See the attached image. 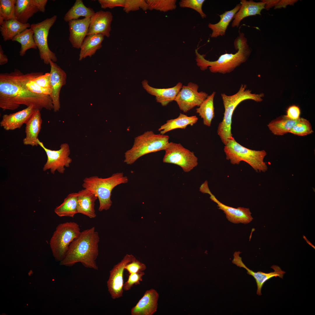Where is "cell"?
I'll return each instance as SVG.
<instances>
[{
    "instance_id": "cell-1",
    "label": "cell",
    "mask_w": 315,
    "mask_h": 315,
    "mask_svg": "<svg viewBox=\"0 0 315 315\" xmlns=\"http://www.w3.org/2000/svg\"><path fill=\"white\" fill-rule=\"evenodd\" d=\"M43 74L41 72L24 74L15 69L9 73L0 74V107L3 111L14 110L21 105H31L36 109H53L49 95L38 94L28 89L27 84Z\"/></svg>"
},
{
    "instance_id": "cell-2",
    "label": "cell",
    "mask_w": 315,
    "mask_h": 315,
    "mask_svg": "<svg viewBox=\"0 0 315 315\" xmlns=\"http://www.w3.org/2000/svg\"><path fill=\"white\" fill-rule=\"evenodd\" d=\"M99 239L94 227L81 231L70 244L60 265L71 267L80 262L86 268L98 270L96 260L99 254Z\"/></svg>"
},
{
    "instance_id": "cell-3",
    "label": "cell",
    "mask_w": 315,
    "mask_h": 315,
    "mask_svg": "<svg viewBox=\"0 0 315 315\" xmlns=\"http://www.w3.org/2000/svg\"><path fill=\"white\" fill-rule=\"evenodd\" d=\"M235 49L237 52L234 54L225 53L221 55L215 61L206 59L204 55L200 54L197 49L195 50L197 65L202 71L209 68L213 73L223 74L230 73L245 62L249 58L251 49L247 43L244 33H239L234 42Z\"/></svg>"
},
{
    "instance_id": "cell-4",
    "label": "cell",
    "mask_w": 315,
    "mask_h": 315,
    "mask_svg": "<svg viewBox=\"0 0 315 315\" xmlns=\"http://www.w3.org/2000/svg\"><path fill=\"white\" fill-rule=\"evenodd\" d=\"M246 85L242 84L238 91L230 95L222 93L221 96L223 100L224 112L222 121L218 126L217 134L225 145L233 137L231 132V124L233 114L237 106L242 101L251 99L257 102L262 100L263 93H252L251 90L246 89Z\"/></svg>"
},
{
    "instance_id": "cell-5",
    "label": "cell",
    "mask_w": 315,
    "mask_h": 315,
    "mask_svg": "<svg viewBox=\"0 0 315 315\" xmlns=\"http://www.w3.org/2000/svg\"><path fill=\"white\" fill-rule=\"evenodd\" d=\"M128 181L127 177L123 172L113 174L106 178L97 176L86 177L83 180L82 186L97 196L99 202L98 210L101 211L109 209L112 204L111 192L117 185L125 183Z\"/></svg>"
},
{
    "instance_id": "cell-6",
    "label": "cell",
    "mask_w": 315,
    "mask_h": 315,
    "mask_svg": "<svg viewBox=\"0 0 315 315\" xmlns=\"http://www.w3.org/2000/svg\"><path fill=\"white\" fill-rule=\"evenodd\" d=\"M169 136L156 134L148 131L135 138L132 147L125 152L124 162L128 164L133 163L146 154L165 149L169 142Z\"/></svg>"
},
{
    "instance_id": "cell-7",
    "label": "cell",
    "mask_w": 315,
    "mask_h": 315,
    "mask_svg": "<svg viewBox=\"0 0 315 315\" xmlns=\"http://www.w3.org/2000/svg\"><path fill=\"white\" fill-rule=\"evenodd\" d=\"M224 150L226 159L232 164H239L241 161L246 162L257 172H265L268 169L264 161L267 153L264 150H256L245 147L238 143L234 138L225 145Z\"/></svg>"
},
{
    "instance_id": "cell-8",
    "label": "cell",
    "mask_w": 315,
    "mask_h": 315,
    "mask_svg": "<svg viewBox=\"0 0 315 315\" xmlns=\"http://www.w3.org/2000/svg\"><path fill=\"white\" fill-rule=\"evenodd\" d=\"M79 225L74 222L59 224L50 241V246L55 260L61 262L65 257L69 246L80 234Z\"/></svg>"
},
{
    "instance_id": "cell-9",
    "label": "cell",
    "mask_w": 315,
    "mask_h": 315,
    "mask_svg": "<svg viewBox=\"0 0 315 315\" xmlns=\"http://www.w3.org/2000/svg\"><path fill=\"white\" fill-rule=\"evenodd\" d=\"M57 19V16L54 15L41 22L31 24L30 28L34 32V38L40 57L44 63L47 65L49 64V60L54 62L57 60L55 54L49 49L48 42L49 30Z\"/></svg>"
},
{
    "instance_id": "cell-10",
    "label": "cell",
    "mask_w": 315,
    "mask_h": 315,
    "mask_svg": "<svg viewBox=\"0 0 315 315\" xmlns=\"http://www.w3.org/2000/svg\"><path fill=\"white\" fill-rule=\"evenodd\" d=\"M164 150L163 162L177 165L185 172H190L198 164V158L194 152L180 144L169 142Z\"/></svg>"
},
{
    "instance_id": "cell-11",
    "label": "cell",
    "mask_w": 315,
    "mask_h": 315,
    "mask_svg": "<svg viewBox=\"0 0 315 315\" xmlns=\"http://www.w3.org/2000/svg\"><path fill=\"white\" fill-rule=\"evenodd\" d=\"M37 142L44 150L47 157V161L43 168V171L50 169L51 173L54 174L57 170L60 173H63L65 170L64 167H69L72 162V159L69 157L70 150L69 145L66 143L62 144L59 150H55L46 148L38 139Z\"/></svg>"
},
{
    "instance_id": "cell-12",
    "label": "cell",
    "mask_w": 315,
    "mask_h": 315,
    "mask_svg": "<svg viewBox=\"0 0 315 315\" xmlns=\"http://www.w3.org/2000/svg\"><path fill=\"white\" fill-rule=\"evenodd\" d=\"M198 85L190 82L183 86L174 100L180 109L186 113L196 106H199L207 97L206 92L198 91Z\"/></svg>"
},
{
    "instance_id": "cell-13",
    "label": "cell",
    "mask_w": 315,
    "mask_h": 315,
    "mask_svg": "<svg viewBox=\"0 0 315 315\" xmlns=\"http://www.w3.org/2000/svg\"><path fill=\"white\" fill-rule=\"evenodd\" d=\"M200 190L204 193L210 195V198L217 204L218 209L223 211L226 218L230 222L234 223L246 224L250 223L253 220L249 208L241 207L235 208L224 204L218 201L211 192L207 182H205L202 184Z\"/></svg>"
},
{
    "instance_id": "cell-14",
    "label": "cell",
    "mask_w": 315,
    "mask_h": 315,
    "mask_svg": "<svg viewBox=\"0 0 315 315\" xmlns=\"http://www.w3.org/2000/svg\"><path fill=\"white\" fill-rule=\"evenodd\" d=\"M134 257L132 254H127L110 271L107 284L108 290L113 299L118 298L123 295L124 271L126 265L132 261Z\"/></svg>"
},
{
    "instance_id": "cell-15",
    "label": "cell",
    "mask_w": 315,
    "mask_h": 315,
    "mask_svg": "<svg viewBox=\"0 0 315 315\" xmlns=\"http://www.w3.org/2000/svg\"><path fill=\"white\" fill-rule=\"evenodd\" d=\"M49 63L52 89L50 97L53 105L54 111L56 112L60 108V93L62 88L66 83L67 76L66 72L55 62L49 60Z\"/></svg>"
},
{
    "instance_id": "cell-16",
    "label": "cell",
    "mask_w": 315,
    "mask_h": 315,
    "mask_svg": "<svg viewBox=\"0 0 315 315\" xmlns=\"http://www.w3.org/2000/svg\"><path fill=\"white\" fill-rule=\"evenodd\" d=\"M241 252H235L234 254V258L232 260L233 263L240 267H243L247 271V274L252 276L255 279L256 282L257 290V294L259 295H262L261 289L265 283L268 280L273 277H279L283 278L286 273L282 270L278 266L272 265L271 268L274 270L273 272L269 273L263 272L261 271L255 272L249 269L242 261V258L239 256Z\"/></svg>"
},
{
    "instance_id": "cell-17",
    "label": "cell",
    "mask_w": 315,
    "mask_h": 315,
    "mask_svg": "<svg viewBox=\"0 0 315 315\" xmlns=\"http://www.w3.org/2000/svg\"><path fill=\"white\" fill-rule=\"evenodd\" d=\"M113 18L112 13L108 11L100 10L95 12L90 18L87 35L101 34L109 37Z\"/></svg>"
},
{
    "instance_id": "cell-18",
    "label": "cell",
    "mask_w": 315,
    "mask_h": 315,
    "mask_svg": "<svg viewBox=\"0 0 315 315\" xmlns=\"http://www.w3.org/2000/svg\"><path fill=\"white\" fill-rule=\"evenodd\" d=\"M36 110L33 106L31 105L15 113L4 114L0 122V126L6 131L20 129Z\"/></svg>"
},
{
    "instance_id": "cell-19",
    "label": "cell",
    "mask_w": 315,
    "mask_h": 315,
    "mask_svg": "<svg viewBox=\"0 0 315 315\" xmlns=\"http://www.w3.org/2000/svg\"><path fill=\"white\" fill-rule=\"evenodd\" d=\"M159 295L151 288L146 290L143 297L131 310L132 315H152L157 311Z\"/></svg>"
},
{
    "instance_id": "cell-20",
    "label": "cell",
    "mask_w": 315,
    "mask_h": 315,
    "mask_svg": "<svg viewBox=\"0 0 315 315\" xmlns=\"http://www.w3.org/2000/svg\"><path fill=\"white\" fill-rule=\"evenodd\" d=\"M90 18L73 20L69 22V40L72 47L79 49L87 36Z\"/></svg>"
},
{
    "instance_id": "cell-21",
    "label": "cell",
    "mask_w": 315,
    "mask_h": 315,
    "mask_svg": "<svg viewBox=\"0 0 315 315\" xmlns=\"http://www.w3.org/2000/svg\"><path fill=\"white\" fill-rule=\"evenodd\" d=\"M142 85L148 93L155 96L156 102L160 103L163 106H166L170 102L174 101L183 86L182 83L179 82L171 88H157L149 85L146 80L142 82Z\"/></svg>"
},
{
    "instance_id": "cell-22",
    "label": "cell",
    "mask_w": 315,
    "mask_h": 315,
    "mask_svg": "<svg viewBox=\"0 0 315 315\" xmlns=\"http://www.w3.org/2000/svg\"><path fill=\"white\" fill-rule=\"evenodd\" d=\"M241 7L235 15L232 24V27H238L241 21L247 17L257 15H261V12L265 8V3L263 1L255 2L253 0H241Z\"/></svg>"
},
{
    "instance_id": "cell-23",
    "label": "cell",
    "mask_w": 315,
    "mask_h": 315,
    "mask_svg": "<svg viewBox=\"0 0 315 315\" xmlns=\"http://www.w3.org/2000/svg\"><path fill=\"white\" fill-rule=\"evenodd\" d=\"M42 122L40 111L36 109L25 124L26 136L22 141L24 145L32 146L38 145L37 140Z\"/></svg>"
},
{
    "instance_id": "cell-24",
    "label": "cell",
    "mask_w": 315,
    "mask_h": 315,
    "mask_svg": "<svg viewBox=\"0 0 315 315\" xmlns=\"http://www.w3.org/2000/svg\"><path fill=\"white\" fill-rule=\"evenodd\" d=\"M78 213L84 215L90 218L96 216L94 209L95 202L98 199L95 194L84 188L78 192Z\"/></svg>"
},
{
    "instance_id": "cell-25",
    "label": "cell",
    "mask_w": 315,
    "mask_h": 315,
    "mask_svg": "<svg viewBox=\"0 0 315 315\" xmlns=\"http://www.w3.org/2000/svg\"><path fill=\"white\" fill-rule=\"evenodd\" d=\"M240 7V4H238L232 10L225 11L221 15H218L220 20L218 23L215 24L210 23H209L208 27L212 31L210 36L211 38H216L218 36H223L225 34L230 22L234 19L235 15Z\"/></svg>"
},
{
    "instance_id": "cell-26",
    "label": "cell",
    "mask_w": 315,
    "mask_h": 315,
    "mask_svg": "<svg viewBox=\"0 0 315 315\" xmlns=\"http://www.w3.org/2000/svg\"><path fill=\"white\" fill-rule=\"evenodd\" d=\"M104 36L101 34L87 35L80 48L79 60L81 61L87 57H90L94 55L97 51L102 47V43L104 39Z\"/></svg>"
},
{
    "instance_id": "cell-27",
    "label": "cell",
    "mask_w": 315,
    "mask_h": 315,
    "mask_svg": "<svg viewBox=\"0 0 315 315\" xmlns=\"http://www.w3.org/2000/svg\"><path fill=\"white\" fill-rule=\"evenodd\" d=\"M38 11L33 0H16L15 18L20 22L27 23L29 19Z\"/></svg>"
},
{
    "instance_id": "cell-28",
    "label": "cell",
    "mask_w": 315,
    "mask_h": 315,
    "mask_svg": "<svg viewBox=\"0 0 315 315\" xmlns=\"http://www.w3.org/2000/svg\"><path fill=\"white\" fill-rule=\"evenodd\" d=\"M198 120L196 116H188L180 113L178 117L176 118L167 120L166 123L161 126L158 129L161 134H164L166 132L176 129H185L190 125L192 126Z\"/></svg>"
},
{
    "instance_id": "cell-29",
    "label": "cell",
    "mask_w": 315,
    "mask_h": 315,
    "mask_svg": "<svg viewBox=\"0 0 315 315\" xmlns=\"http://www.w3.org/2000/svg\"><path fill=\"white\" fill-rule=\"evenodd\" d=\"M0 25L1 34L5 41L12 40L16 36L31 27L29 23H22L15 18L4 21Z\"/></svg>"
},
{
    "instance_id": "cell-30",
    "label": "cell",
    "mask_w": 315,
    "mask_h": 315,
    "mask_svg": "<svg viewBox=\"0 0 315 315\" xmlns=\"http://www.w3.org/2000/svg\"><path fill=\"white\" fill-rule=\"evenodd\" d=\"M78 192L68 195L63 202L54 210L55 213L60 217H73L78 213L77 210Z\"/></svg>"
},
{
    "instance_id": "cell-31",
    "label": "cell",
    "mask_w": 315,
    "mask_h": 315,
    "mask_svg": "<svg viewBox=\"0 0 315 315\" xmlns=\"http://www.w3.org/2000/svg\"><path fill=\"white\" fill-rule=\"evenodd\" d=\"M300 118L297 120H292L284 115L272 120L267 126L274 135H283L289 133L290 129L299 121Z\"/></svg>"
},
{
    "instance_id": "cell-32",
    "label": "cell",
    "mask_w": 315,
    "mask_h": 315,
    "mask_svg": "<svg viewBox=\"0 0 315 315\" xmlns=\"http://www.w3.org/2000/svg\"><path fill=\"white\" fill-rule=\"evenodd\" d=\"M215 94L214 92L208 95L196 109V112L203 119V124L208 127L210 126L215 116L214 100Z\"/></svg>"
},
{
    "instance_id": "cell-33",
    "label": "cell",
    "mask_w": 315,
    "mask_h": 315,
    "mask_svg": "<svg viewBox=\"0 0 315 315\" xmlns=\"http://www.w3.org/2000/svg\"><path fill=\"white\" fill-rule=\"evenodd\" d=\"M95 13L94 10L87 7L82 0H76L74 5L65 15L64 19L66 22L73 20L78 19L80 17L90 18Z\"/></svg>"
},
{
    "instance_id": "cell-34",
    "label": "cell",
    "mask_w": 315,
    "mask_h": 315,
    "mask_svg": "<svg viewBox=\"0 0 315 315\" xmlns=\"http://www.w3.org/2000/svg\"><path fill=\"white\" fill-rule=\"evenodd\" d=\"M34 34L33 30L30 28H28L16 36L12 40L21 44V48L19 52L20 56H23L29 49L37 48Z\"/></svg>"
},
{
    "instance_id": "cell-35",
    "label": "cell",
    "mask_w": 315,
    "mask_h": 315,
    "mask_svg": "<svg viewBox=\"0 0 315 315\" xmlns=\"http://www.w3.org/2000/svg\"><path fill=\"white\" fill-rule=\"evenodd\" d=\"M16 0H0V25L5 20L15 19Z\"/></svg>"
},
{
    "instance_id": "cell-36",
    "label": "cell",
    "mask_w": 315,
    "mask_h": 315,
    "mask_svg": "<svg viewBox=\"0 0 315 315\" xmlns=\"http://www.w3.org/2000/svg\"><path fill=\"white\" fill-rule=\"evenodd\" d=\"M146 1L150 10H155L166 12L175 9L176 8V0H147Z\"/></svg>"
},
{
    "instance_id": "cell-37",
    "label": "cell",
    "mask_w": 315,
    "mask_h": 315,
    "mask_svg": "<svg viewBox=\"0 0 315 315\" xmlns=\"http://www.w3.org/2000/svg\"><path fill=\"white\" fill-rule=\"evenodd\" d=\"M313 132L310 122L306 119L301 118L289 132V133L301 136L307 135Z\"/></svg>"
},
{
    "instance_id": "cell-38",
    "label": "cell",
    "mask_w": 315,
    "mask_h": 315,
    "mask_svg": "<svg viewBox=\"0 0 315 315\" xmlns=\"http://www.w3.org/2000/svg\"><path fill=\"white\" fill-rule=\"evenodd\" d=\"M204 0H181L179 2L181 7L188 8L194 10L200 14L202 19L206 18V15L202 10Z\"/></svg>"
},
{
    "instance_id": "cell-39",
    "label": "cell",
    "mask_w": 315,
    "mask_h": 315,
    "mask_svg": "<svg viewBox=\"0 0 315 315\" xmlns=\"http://www.w3.org/2000/svg\"><path fill=\"white\" fill-rule=\"evenodd\" d=\"M141 9L144 11L148 9L147 4L144 0H125L123 7L124 11L127 13L130 11Z\"/></svg>"
},
{
    "instance_id": "cell-40",
    "label": "cell",
    "mask_w": 315,
    "mask_h": 315,
    "mask_svg": "<svg viewBox=\"0 0 315 315\" xmlns=\"http://www.w3.org/2000/svg\"><path fill=\"white\" fill-rule=\"evenodd\" d=\"M145 275L143 272L130 274L127 281L123 284V290H130L134 285L140 284V282L142 281V277Z\"/></svg>"
},
{
    "instance_id": "cell-41",
    "label": "cell",
    "mask_w": 315,
    "mask_h": 315,
    "mask_svg": "<svg viewBox=\"0 0 315 315\" xmlns=\"http://www.w3.org/2000/svg\"><path fill=\"white\" fill-rule=\"evenodd\" d=\"M146 269V265L139 261L134 257L132 261L128 263L125 267V269L129 272V274L142 272Z\"/></svg>"
},
{
    "instance_id": "cell-42",
    "label": "cell",
    "mask_w": 315,
    "mask_h": 315,
    "mask_svg": "<svg viewBox=\"0 0 315 315\" xmlns=\"http://www.w3.org/2000/svg\"><path fill=\"white\" fill-rule=\"evenodd\" d=\"M27 86L31 92L36 93L49 95L50 96L52 93L51 89L42 87L32 80L29 81L27 84Z\"/></svg>"
},
{
    "instance_id": "cell-43",
    "label": "cell",
    "mask_w": 315,
    "mask_h": 315,
    "mask_svg": "<svg viewBox=\"0 0 315 315\" xmlns=\"http://www.w3.org/2000/svg\"><path fill=\"white\" fill-rule=\"evenodd\" d=\"M98 1L102 8H113L117 7H123L125 0H99Z\"/></svg>"
},
{
    "instance_id": "cell-44",
    "label": "cell",
    "mask_w": 315,
    "mask_h": 315,
    "mask_svg": "<svg viewBox=\"0 0 315 315\" xmlns=\"http://www.w3.org/2000/svg\"><path fill=\"white\" fill-rule=\"evenodd\" d=\"M32 80L39 85L46 88L52 89L50 75L47 73L33 79Z\"/></svg>"
},
{
    "instance_id": "cell-45",
    "label": "cell",
    "mask_w": 315,
    "mask_h": 315,
    "mask_svg": "<svg viewBox=\"0 0 315 315\" xmlns=\"http://www.w3.org/2000/svg\"><path fill=\"white\" fill-rule=\"evenodd\" d=\"M300 108L298 106L292 105L288 108L286 116L290 119L297 120L300 118Z\"/></svg>"
},
{
    "instance_id": "cell-46",
    "label": "cell",
    "mask_w": 315,
    "mask_h": 315,
    "mask_svg": "<svg viewBox=\"0 0 315 315\" xmlns=\"http://www.w3.org/2000/svg\"><path fill=\"white\" fill-rule=\"evenodd\" d=\"M33 1L39 11L43 13L45 11V7L48 1L47 0H33Z\"/></svg>"
},
{
    "instance_id": "cell-47",
    "label": "cell",
    "mask_w": 315,
    "mask_h": 315,
    "mask_svg": "<svg viewBox=\"0 0 315 315\" xmlns=\"http://www.w3.org/2000/svg\"><path fill=\"white\" fill-rule=\"evenodd\" d=\"M8 59L6 55L4 53L1 45H0V65H2L8 62Z\"/></svg>"
}]
</instances>
